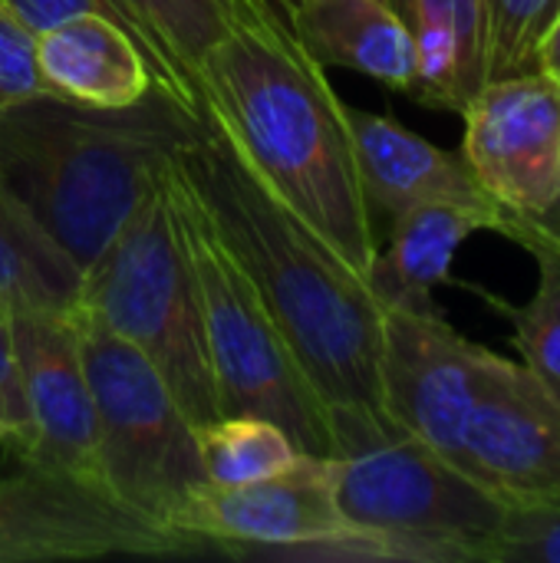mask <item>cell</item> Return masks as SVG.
I'll return each mask as SVG.
<instances>
[{"instance_id": "19", "label": "cell", "mask_w": 560, "mask_h": 563, "mask_svg": "<svg viewBox=\"0 0 560 563\" xmlns=\"http://www.w3.org/2000/svg\"><path fill=\"white\" fill-rule=\"evenodd\" d=\"M79 294V264L0 178V307L76 313Z\"/></svg>"}, {"instance_id": "5", "label": "cell", "mask_w": 560, "mask_h": 563, "mask_svg": "<svg viewBox=\"0 0 560 563\" xmlns=\"http://www.w3.org/2000/svg\"><path fill=\"white\" fill-rule=\"evenodd\" d=\"M168 165L83 274L76 313L142 350L201 429L221 419V409Z\"/></svg>"}, {"instance_id": "24", "label": "cell", "mask_w": 560, "mask_h": 563, "mask_svg": "<svg viewBox=\"0 0 560 563\" xmlns=\"http://www.w3.org/2000/svg\"><path fill=\"white\" fill-rule=\"evenodd\" d=\"M7 10H13L33 33H43V30H50V26H56V23H63V20H69V16H79V13H106V16H112V20H119L155 59H158V66H162V73H165V82H168V89L178 96V99H185L191 109H198V112H205V106H201V99L182 82V76L158 56V49L152 46V40L145 36V30L139 26V20L129 13V7L122 3V0H0Z\"/></svg>"}, {"instance_id": "8", "label": "cell", "mask_w": 560, "mask_h": 563, "mask_svg": "<svg viewBox=\"0 0 560 563\" xmlns=\"http://www.w3.org/2000/svg\"><path fill=\"white\" fill-rule=\"evenodd\" d=\"M201 548L142 518L99 482L33 465L0 478V563L172 558Z\"/></svg>"}, {"instance_id": "14", "label": "cell", "mask_w": 560, "mask_h": 563, "mask_svg": "<svg viewBox=\"0 0 560 563\" xmlns=\"http://www.w3.org/2000/svg\"><path fill=\"white\" fill-rule=\"evenodd\" d=\"M356 175L370 214L396 218L419 205L502 211L472 175L462 148L449 152L403 122L343 102Z\"/></svg>"}, {"instance_id": "26", "label": "cell", "mask_w": 560, "mask_h": 563, "mask_svg": "<svg viewBox=\"0 0 560 563\" xmlns=\"http://www.w3.org/2000/svg\"><path fill=\"white\" fill-rule=\"evenodd\" d=\"M46 89L36 63V33L0 3V112Z\"/></svg>"}, {"instance_id": "28", "label": "cell", "mask_w": 560, "mask_h": 563, "mask_svg": "<svg viewBox=\"0 0 560 563\" xmlns=\"http://www.w3.org/2000/svg\"><path fill=\"white\" fill-rule=\"evenodd\" d=\"M498 234L512 238L525 251H545V254H551L560 264V234L551 231V228H545L531 214H508L505 211V221H502V231Z\"/></svg>"}, {"instance_id": "13", "label": "cell", "mask_w": 560, "mask_h": 563, "mask_svg": "<svg viewBox=\"0 0 560 563\" xmlns=\"http://www.w3.org/2000/svg\"><path fill=\"white\" fill-rule=\"evenodd\" d=\"M10 317L30 412V435L17 455V465L102 485L96 459V406L76 313L13 310Z\"/></svg>"}, {"instance_id": "9", "label": "cell", "mask_w": 560, "mask_h": 563, "mask_svg": "<svg viewBox=\"0 0 560 563\" xmlns=\"http://www.w3.org/2000/svg\"><path fill=\"white\" fill-rule=\"evenodd\" d=\"M455 465L508 508L560 501V399L525 366L488 350Z\"/></svg>"}, {"instance_id": "20", "label": "cell", "mask_w": 560, "mask_h": 563, "mask_svg": "<svg viewBox=\"0 0 560 563\" xmlns=\"http://www.w3.org/2000/svg\"><path fill=\"white\" fill-rule=\"evenodd\" d=\"M158 56L195 89V66L241 20L248 0H122ZM201 99V96H198Z\"/></svg>"}, {"instance_id": "6", "label": "cell", "mask_w": 560, "mask_h": 563, "mask_svg": "<svg viewBox=\"0 0 560 563\" xmlns=\"http://www.w3.org/2000/svg\"><path fill=\"white\" fill-rule=\"evenodd\" d=\"M168 175L198 280L208 363L221 416L271 419L294 439L300 452L327 459V402L317 396L300 363L294 360L254 280L238 264L215 221L178 175L175 158L168 165Z\"/></svg>"}, {"instance_id": "27", "label": "cell", "mask_w": 560, "mask_h": 563, "mask_svg": "<svg viewBox=\"0 0 560 563\" xmlns=\"http://www.w3.org/2000/svg\"><path fill=\"white\" fill-rule=\"evenodd\" d=\"M30 435V412L23 399V379H20V360L13 343V317L7 307H0V442L17 459Z\"/></svg>"}, {"instance_id": "23", "label": "cell", "mask_w": 560, "mask_h": 563, "mask_svg": "<svg viewBox=\"0 0 560 563\" xmlns=\"http://www.w3.org/2000/svg\"><path fill=\"white\" fill-rule=\"evenodd\" d=\"M560 0H488L485 82L535 69V53Z\"/></svg>"}, {"instance_id": "11", "label": "cell", "mask_w": 560, "mask_h": 563, "mask_svg": "<svg viewBox=\"0 0 560 563\" xmlns=\"http://www.w3.org/2000/svg\"><path fill=\"white\" fill-rule=\"evenodd\" d=\"M462 155L508 214H545L560 191V86L541 69L488 79L459 112Z\"/></svg>"}, {"instance_id": "18", "label": "cell", "mask_w": 560, "mask_h": 563, "mask_svg": "<svg viewBox=\"0 0 560 563\" xmlns=\"http://www.w3.org/2000/svg\"><path fill=\"white\" fill-rule=\"evenodd\" d=\"M406 20L419 49V76L409 99L462 112L485 86L488 0H409Z\"/></svg>"}, {"instance_id": "12", "label": "cell", "mask_w": 560, "mask_h": 563, "mask_svg": "<svg viewBox=\"0 0 560 563\" xmlns=\"http://www.w3.org/2000/svg\"><path fill=\"white\" fill-rule=\"evenodd\" d=\"M175 528L205 548L257 561H284L350 531L337 505L330 459L307 452L290 468L251 485H205Z\"/></svg>"}, {"instance_id": "25", "label": "cell", "mask_w": 560, "mask_h": 563, "mask_svg": "<svg viewBox=\"0 0 560 563\" xmlns=\"http://www.w3.org/2000/svg\"><path fill=\"white\" fill-rule=\"evenodd\" d=\"M495 563H560V501L508 508Z\"/></svg>"}, {"instance_id": "32", "label": "cell", "mask_w": 560, "mask_h": 563, "mask_svg": "<svg viewBox=\"0 0 560 563\" xmlns=\"http://www.w3.org/2000/svg\"><path fill=\"white\" fill-rule=\"evenodd\" d=\"M277 3H281V7H290V3H294V0H277Z\"/></svg>"}, {"instance_id": "4", "label": "cell", "mask_w": 560, "mask_h": 563, "mask_svg": "<svg viewBox=\"0 0 560 563\" xmlns=\"http://www.w3.org/2000/svg\"><path fill=\"white\" fill-rule=\"evenodd\" d=\"M337 505L383 561L495 563L508 505L383 409L327 406Z\"/></svg>"}, {"instance_id": "31", "label": "cell", "mask_w": 560, "mask_h": 563, "mask_svg": "<svg viewBox=\"0 0 560 563\" xmlns=\"http://www.w3.org/2000/svg\"><path fill=\"white\" fill-rule=\"evenodd\" d=\"M389 3H393V7H396L403 16H406V10H409V0H389Z\"/></svg>"}, {"instance_id": "1", "label": "cell", "mask_w": 560, "mask_h": 563, "mask_svg": "<svg viewBox=\"0 0 560 563\" xmlns=\"http://www.w3.org/2000/svg\"><path fill=\"white\" fill-rule=\"evenodd\" d=\"M195 89L257 178L356 274H366L380 241L360 188L343 99L327 69L297 43L287 7L248 0L234 30L195 66Z\"/></svg>"}, {"instance_id": "15", "label": "cell", "mask_w": 560, "mask_h": 563, "mask_svg": "<svg viewBox=\"0 0 560 563\" xmlns=\"http://www.w3.org/2000/svg\"><path fill=\"white\" fill-rule=\"evenodd\" d=\"M43 89L83 106H129L155 82L168 89L158 59L112 16L79 13L36 33Z\"/></svg>"}, {"instance_id": "7", "label": "cell", "mask_w": 560, "mask_h": 563, "mask_svg": "<svg viewBox=\"0 0 560 563\" xmlns=\"http://www.w3.org/2000/svg\"><path fill=\"white\" fill-rule=\"evenodd\" d=\"M76 323L96 406L99 478L122 505L178 531L182 511L208 485L198 426L142 350L83 313Z\"/></svg>"}, {"instance_id": "22", "label": "cell", "mask_w": 560, "mask_h": 563, "mask_svg": "<svg viewBox=\"0 0 560 563\" xmlns=\"http://www.w3.org/2000/svg\"><path fill=\"white\" fill-rule=\"evenodd\" d=\"M538 264L535 297L512 310L521 363L560 399V264L545 251H528Z\"/></svg>"}, {"instance_id": "16", "label": "cell", "mask_w": 560, "mask_h": 563, "mask_svg": "<svg viewBox=\"0 0 560 563\" xmlns=\"http://www.w3.org/2000/svg\"><path fill=\"white\" fill-rule=\"evenodd\" d=\"M287 23L323 69L340 66L406 96L416 86V36L389 0H294Z\"/></svg>"}, {"instance_id": "17", "label": "cell", "mask_w": 560, "mask_h": 563, "mask_svg": "<svg viewBox=\"0 0 560 563\" xmlns=\"http://www.w3.org/2000/svg\"><path fill=\"white\" fill-rule=\"evenodd\" d=\"M505 211L419 205L389 218V244L376 251L363 280L380 307H429L449 280L459 247L479 231H502Z\"/></svg>"}, {"instance_id": "3", "label": "cell", "mask_w": 560, "mask_h": 563, "mask_svg": "<svg viewBox=\"0 0 560 563\" xmlns=\"http://www.w3.org/2000/svg\"><path fill=\"white\" fill-rule=\"evenodd\" d=\"M205 122L158 82L129 106L40 92L0 112V178L86 274Z\"/></svg>"}, {"instance_id": "30", "label": "cell", "mask_w": 560, "mask_h": 563, "mask_svg": "<svg viewBox=\"0 0 560 563\" xmlns=\"http://www.w3.org/2000/svg\"><path fill=\"white\" fill-rule=\"evenodd\" d=\"M531 218H538L545 228H551V231H558L560 234V191H558V198H554V205H551L545 214H531Z\"/></svg>"}, {"instance_id": "21", "label": "cell", "mask_w": 560, "mask_h": 563, "mask_svg": "<svg viewBox=\"0 0 560 563\" xmlns=\"http://www.w3.org/2000/svg\"><path fill=\"white\" fill-rule=\"evenodd\" d=\"M198 445L205 478L218 488L271 478L290 468L300 455L277 422L257 416H221L198 429Z\"/></svg>"}, {"instance_id": "29", "label": "cell", "mask_w": 560, "mask_h": 563, "mask_svg": "<svg viewBox=\"0 0 560 563\" xmlns=\"http://www.w3.org/2000/svg\"><path fill=\"white\" fill-rule=\"evenodd\" d=\"M535 69H541L545 76H551L560 86V7L551 16V23L545 26L541 40H538V53H535Z\"/></svg>"}, {"instance_id": "10", "label": "cell", "mask_w": 560, "mask_h": 563, "mask_svg": "<svg viewBox=\"0 0 560 563\" xmlns=\"http://www.w3.org/2000/svg\"><path fill=\"white\" fill-rule=\"evenodd\" d=\"M488 350L465 340L436 303L386 307L380 409L409 435L455 462Z\"/></svg>"}, {"instance_id": "2", "label": "cell", "mask_w": 560, "mask_h": 563, "mask_svg": "<svg viewBox=\"0 0 560 563\" xmlns=\"http://www.w3.org/2000/svg\"><path fill=\"white\" fill-rule=\"evenodd\" d=\"M175 168L254 280L317 396L380 409L383 307L363 274L257 178L215 115L175 155Z\"/></svg>"}]
</instances>
